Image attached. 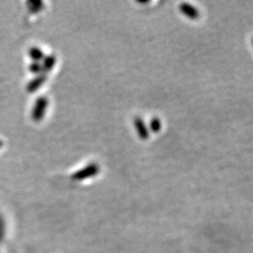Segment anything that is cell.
<instances>
[{
    "instance_id": "obj_1",
    "label": "cell",
    "mask_w": 253,
    "mask_h": 253,
    "mask_svg": "<svg viewBox=\"0 0 253 253\" xmlns=\"http://www.w3.org/2000/svg\"><path fill=\"white\" fill-rule=\"evenodd\" d=\"M49 100L45 96H41L37 99L31 110V118L34 122H40L45 116Z\"/></svg>"
},
{
    "instance_id": "obj_2",
    "label": "cell",
    "mask_w": 253,
    "mask_h": 253,
    "mask_svg": "<svg viewBox=\"0 0 253 253\" xmlns=\"http://www.w3.org/2000/svg\"><path fill=\"white\" fill-rule=\"evenodd\" d=\"M100 166L97 163H90L85 167L82 168L73 173L72 178L73 180L82 181L93 176H96L100 172Z\"/></svg>"
},
{
    "instance_id": "obj_3",
    "label": "cell",
    "mask_w": 253,
    "mask_h": 253,
    "mask_svg": "<svg viewBox=\"0 0 253 253\" xmlns=\"http://www.w3.org/2000/svg\"><path fill=\"white\" fill-rule=\"evenodd\" d=\"M47 80V75L45 73H42L37 75L32 80H30L27 84V91L28 93H34L36 92Z\"/></svg>"
},
{
    "instance_id": "obj_4",
    "label": "cell",
    "mask_w": 253,
    "mask_h": 253,
    "mask_svg": "<svg viewBox=\"0 0 253 253\" xmlns=\"http://www.w3.org/2000/svg\"><path fill=\"white\" fill-rule=\"evenodd\" d=\"M179 9L185 16H187L188 18L191 19V20H196L200 17L199 10L188 3L180 4Z\"/></svg>"
},
{
    "instance_id": "obj_5",
    "label": "cell",
    "mask_w": 253,
    "mask_h": 253,
    "mask_svg": "<svg viewBox=\"0 0 253 253\" xmlns=\"http://www.w3.org/2000/svg\"><path fill=\"white\" fill-rule=\"evenodd\" d=\"M134 126H135V129L137 133H138V136L142 140L145 141L149 138V131H148L147 127L145 126V122L143 121L142 118H135V119H134Z\"/></svg>"
},
{
    "instance_id": "obj_6",
    "label": "cell",
    "mask_w": 253,
    "mask_h": 253,
    "mask_svg": "<svg viewBox=\"0 0 253 253\" xmlns=\"http://www.w3.org/2000/svg\"><path fill=\"white\" fill-rule=\"evenodd\" d=\"M56 63V57L54 54H49V55H45L44 58L42 59V61L41 62L42 67V71L43 73L51 72L54 67V65Z\"/></svg>"
},
{
    "instance_id": "obj_7",
    "label": "cell",
    "mask_w": 253,
    "mask_h": 253,
    "mask_svg": "<svg viewBox=\"0 0 253 253\" xmlns=\"http://www.w3.org/2000/svg\"><path fill=\"white\" fill-rule=\"evenodd\" d=\"M28 54L33 62H42L45 56L43 51L39 47H31L28 51Z\"/></svg>"
},
{
    "instance_id": "obj_8",
    "label": "cell",
    "mask_w": 253,
    "mask_h": 253,
    "mask_svg": "<svg viewBox=\"0 0 253 253\" xmlns=\"http://www.w3.org/2000/svg\"><path fill=\"white\" fill-rule=\"evenodd\" d=\"M28 10L32 13H37L43 9L44 4L42 1H28L27 3Z\"/></svg>"
},
{
    "instance_id": "obj_9",
    "label": "cell",
    "mask_w": 253,
    "mask_h": 253,
    "mask_svg": "<svg viewBox=\"0 0 253 253\" xmlns=\"http://www.w3.org/2000/svg\"><path fill=\"white\" fill-rule=\"evenodd\" d=\"M162 121L159 118H155L150 121V128L153 132H159L162 129Z\"/></svg>"
},
{
    "instance_id": "obj_10",
    "label": "cell",
    "mask_w": 253,
    "mask_h": 253,
    "mask_svg": "<svg viewBox=\"0 0 253 253\" xmlns=\"http://www.w3.org/2000/svg\"><path fill=\"white\" fill-rule=\"evenodd\" d=\"M29 71L31 73H34V74H37V75L43 73L41 62H32L29 65Z\"/></svg>"
},
{
    "instance_id": "obj_11",
    "label": "cell",
    "mask_w": 253,
    "mask_h": 253,
    "mask_svg": "<svg viewBox=\"0 0 253 253\" xmlns=\"http://www.w3.org/2000/svg\"><path fill=\"white\" fill-rule=\"evenodd\" d=\"M3 145H4V143H3V141H1V140H0V148H1V147H2V146H3Z\"/></svg>"
}]
</instances>
